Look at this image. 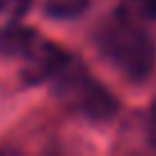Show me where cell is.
<instances>
[{"mask_svg":"<svg viewBox=\"0 0 156 156\" xmlns=\"http://www.w3.org/2000/svg\"><path fill=\"white\" fill-rule=\"evenodd\" d=\"M55 97L92 122H108L119 112V101L76 58H69L53 76Z\"/></svg>","mask_w":156,"mask_h":156,"instance_id":"7a4b0ae2","label":"cell"},{"mask_svg":"<svg viewBox=\"0 0 156 156\" xmlns=\"http://www.w3.org/2000/svg\"><path fill=\"white\" fill-rule=\"evenodd\" d=\"M41 39L44 37H41L34 28L21 25L19 21H12V23L0 32V53L7 55V58L25 60Z\"/></svg>","mask_w":156,"mask_h":156,"instance_id":"277c9868","label":"cell"},{"mask_svg":"<svg viewBox=\"0 0 156 156\" xmlns=\"http://www.w3.org/2000/svg\"><path fill=\"white\" fill-rule=\"evenodd\" d=\"M71 58L69 53H64L58 44L48 41V39H41L34 51L25 58V67L21 71V78H23L28 85H39L44 80H53V76L62 69V64Z\"/></svg>","mask_w":156,"mask_h":156,"instance_id":"3957f363","label":"cell"},{"mask_svg":"<svg viewBox=\"0 0 156 156\" xmlns=\"http://www.w3.org/2000/svg\"><path fill=\"white\" fill-rule=\"evenodd\" d=\"M145 136H147V142L156 149V94L151 99V106H149V112H147V122H145Z\"/></svg>","mask_w":156,"mask_h":156,"instance_id":"ba28073f","label":"cell"},{"mask_svg":"<svg viewBox=\"0 0 156 156\" xmlns=\"http://www.w3.org/2000/svg\"><path fill=\"white\" fill-rule=\"evenodd\" d=\"M124 7L147 23H156V0H124Z\"/></svg>","mask_w":156,"mask_h":156,"instance_id":"8992f818","label":"cell"},{"mask_svg":"<svg viewBox=\"0 0 156 156\" xmlns=\"http://www.w3.org/2000/svg\"><path fill=\"white\" fill-rule=\"evenodd\" d=\"M5 5H7V0H0V12H5Z\"/></svg>","mask_w":156,"mask_h":156,"instance_id":"9c48e42d","label":"cell"},{"mask_svg":"<svg viewBox=\"0 0 156 156\" xmlns=\"http://www.w3.org/2000/svg\"><path fill=\"white\" fill-rule=\"evenodd\" d=\"M30 7H32V0H7L5 14L9 16L12 21H19L30 12Z\"/></svg>","mask_w":156,"mask_h":156,"instance_id":"52a82bcc","label":"cell"},{"mask_svg":"<svg viewBox=\"0 0 156 156\" xmlns=\"http://www.w3.org/2000/svg\"><path fill=\"white\" fill-rule=\"evenodd\" d=\"M85 7H87V0H48L46 14L53 19H71V16L83 14Z\"/></svg>","mask_w":156,"mask_h":156,"instance_id":"5b68a950","label":"cell"},{"mask_svg":"<svg viewBox=\"0 0 156 156\" xmlns=\"http://www.w3.org/2000/svg\"><path fill=\"white\" fill-rule=\"evenodd\" d=\"M99 55L131 83H142L156 69V39L147 21L119 7L103 16L94 30Z\"/></svg>","mask_w":156,"mask_h":156,"instance_id":"6da1fadb","label":"cell"}]
</instances>
